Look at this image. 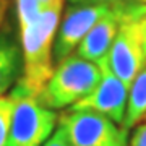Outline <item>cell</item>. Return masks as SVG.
I'll return each mask as SVG.
<instances>
[{
	"label": "cell",
	"mask_w": 146,
	"mask_h": 146,
	"mask_svg": "<svg viewBox=\"0 0 146 146\" xmlns=\"http://www.w3.org/2000/svg\"><path fill=\"white\" fill-rule=\"evenodd\" d=\"M115 0H68V3H110Z\"/></svg>",
	"instance_id": "2e32d148"
},
{
	"label": "cell",
	"mask_w": 146,
	"mask_h": 146,
	"mask_svg": "<svg viewBox=\"0 0 146 146\" xmlns=\"http://www.w3.org/2000/svg\"><path fill=\"white\" fill-rule=\"evenodd\" d=\"M58 127L70 146H128V130L99 112L68 109L58 115Z\"/></svg>",
	"instance_id": "3957f363"
},
{
	"label": "cell",
	"mask_w": 146,
	"mask_h": 146,
	"mask_svg": "<svg viewBox=\"0 0 146 146\" xmlns=\"http://www.w3.org/2000/svg\"><path fill=\"white\" fill-rule=\"evenodd\" d=\"M138 2H141V3H145L146 5V0H138Z\"/></svg>",
	"instance_id": "ac0fdd59"
},
{
	"label": "cell",
	"mask_w": 146,
	"mask_h": 146,
	"mask_svg": "<svg viewBox=\"0 0 146 146\" xmlns=\"http://www.w3.org/2000/svg\"><path fill=\"white\" fill-rule=\"evenodd\" d=\"M145 120H146V115H145Z\"/></svg>",
	"instance_id": "d6986e66"
},
{
	"label": "cell",
	"mask_w": 146,
	"mask_h": 146,
	"mask_svg": "<svg viewBox=\"0 0 146 146\" xmlns=\"http://www.w3.org/2000/svg\"><path fill=\"white\" fill-rule=\"evenodd\" d=\"M8 96L13 99V112L7 146H42L58 123L57 112L37 98Z\"/></svg>",
	"instance_id": "277c9868"
},
{
	"label": "cell",
	"mask_w": 146,
	"mask_h": 146,
	"mask_svg": "<svg viewBox=\"0 0 146 146\" xmlns=\"http://www.w3.org/2000/svg\"><path fill=\"white\" fill-rule=\"evenodd\" d=\"M7 2L8 0H0V28L3 25V18H5V13H7Z\"/></svg>",
	"instance_id": "e0dca14e"
},
{
	"label": "cell",
	"mask_w": 146,
	"mask_h": 146,
	"mask_svg": "<svg viewBox=\"0 0 146 146\" xmlns=\"http://www.w3.org/2000/svg\"><path fill=\"white\" fill-rule=\"evenodd\" d=\"M110 3H68L58 21L54 41V63L57 65L76 50L78 44L94 28V25L112 8Z\"/></svg>",
	"instance_id": "8992f818"
},
{
	"label": "cell",
	"mask_w": 146,
	"mask_h": 146,
	"mask_svg": "<svg viewBox=\"0 0 146 146\" xmlns=\"http://www.w3.org/2000/svg\"><path fill=\"white\" fill-rule=\"evenodd\" d=\"M146 115V63L140 70L130 88H128V98H127V109L122 127L130 131L135 128Z\"/></svg>",
	"instance_id": "30bf717a"
},
{
	"label": "cell",
	"mask_w": 146,
	"mask_h": 146,
	"mask_svg": "<svg viewBox=\"0 0 146 146\" xmlns=\"http://www.w3.org/2000/svg\"><path fill=\"white\" fill-rule=\"evenodd\" d=\"M42 146H70V145H68V140H67V136H65V131L60 127H57L52 135L49 136V140Z\"/></svg>",
	"instance_id": "5bb4252c"
},
{
	"label": "cell",
	"mask_w": 146,
	"mask_h": 146,
	"mask_svg": "<svg viewBox=\"0 0 146 146\" xmlns=\"http://www.w3.org/2000/svg\"><path fill=\"white\" fill-rule=\"evenodd\" d=\"M146 15V5L138 0H115L112 8L101 18L94 28L78 44L75 54L91 62L104 63L120 26L131 20H140Z\"/></svg>",
	"instance_id": "5b68a950"
},
{
	"label": "cell",
	"mask_w": 146,
	"mask_h": 146,
	"mask_svg": "<svg viewBox=\"0 0 146 146\" xmlns=\"http://www.w3.org/2000/svg\"><path fill=\"white\" fill-rule=\"evenodd\" d=\"M63 5L50 7L41 13L31 25L20 29L23 68L11 96L39 98L54 72V41L57 34Z\"/></svg>",
	"instance_id": "6da1fadb"
},
{
	"label": "cell",
	"mask_w": 146,
	"mask_h": 146,
	"mask_svg": "<svg viewBox=\"0 0 146 146\" xmlns=\"http://www.w3.org/2000/svg\"><path fill=\"white\" fill-rule=\"evenodd\" d=\"M140 36H141V46H143V54L146 57V15L140 20Z\"/></svg>",
	"instance_id": "9a60e30c"
},
{
	"label": "cell",
	"mask_w": 146,
	"mask_h": 146,
	"mask_svg": "<svg viewBox=\"0 0 146 146\" xmlns=\"http://www.w3.org/2000/svg\"><path fill=\"white\" fill-rule=\"evenodd\" d=\"M140 20L127 21L120 26L106 60L114 75L127 88H130L133 78L146 63L140 36Z\"/></svg>",
	"instance_id": "52a82bcc"
},
{
	"label": "cell",
	"mask_w": 146,
	"mask_h": 146,
	"mask_svg": "<svg viewBox=\"0 0 146 146\" xmlns=\"http://www.w3.org/2000/svg\"><path fill=\"white\" fill-rule=\"evenodd\" d=\"M55 5H63V0H16L20 29L31 25L44 10Z\"/></svg>",
	"instance_id": "8fae6325"
},
{
	"label": "cell",
	"mask_w": 146,
	"mask_h": 146,
	"mask_svg": "<svg viewBox=\"0 0 146 146\" xmlns=\"http://www.w3.org/2000/svg\"><path fill=\"white\" fill-rule=\"evenodd\" d=\"M23 68L21 46L10 31L0 28V96L16 84Z\"/></svg>",
	"instance_id": "9c48e42d"
},
{
	"label": "cell",
	"mask_w": 146,
	"mask_h": 146,
	"mask_svg": "<svg viewBox=\"0 0 146 146\" xmlns=\"http://www.w3.org/2000/svg\"><path fill=\"white\" fill-rule=\"evenodd\" d=\"M101 78V65L73 52L54 67L52 75L37 99L52 110L70 109L93 93Z\"/></svg>",
	"instance_id": "7a4b0ae2"
},
{
	"label": "cell",
	"mask_w": 146,
	"mask_h": 146,
	"mask_svg": "<svg viewBox=\"0 0 146 146\" xmlns=\"http://www.w3.org/2000/svg\"><path fill=\"white\" fill-rule=\"evenodd\" d=\"M101 68H102V78L99 84L93 89V93L78 101L76 104H73L70 109L99 112L114 120L115 123L122 125L127 109L128 88L114 75L107 62L101 63Z\"/></svg>",
	"instance_id": "ba28073f"
},
{
	"label": "cell",
	"mask_w": 146,
	"mask_h": 146,
	"mask_svg": "<svg viewBox=\"0 0 146 146\" xmlns=\"http://www.w3.org/2000/svg\"><path fill=\"white\" fill-rule=\"evenodd\" d=\"M128 146H146V122L136 125V128L131 131L128 138Z\"/></svg>",
	"instance_id": "4fadbf2b"
},
{
	"label": "cell",
	"mask_w": 146,
	"mask_h": 146,
	"mask_svg": "<svg viewBox=\"0 0 146 146\" xmlns=\"http://www.w3.org/2000/svg\"><path fill=\"white\" fill-rule=\"evenodd\" d=\"M13 112V99L10 96H0V146H7L10 120Z\"/></svg>",
	"instance_id": "7c38bea8"
}]
</instances>
